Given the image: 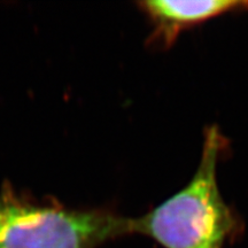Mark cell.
<instances>
[{
    "label": "cell",
    "instance_id": "2",
    "mask_svg": "<svg viewBox=\"0 0 248 248\" xmlns=\"http://www.w3.org/2000/svg\"><path fill=\"white\" fill-rule=\"evenodd\" d=\"M132 233L131 218L104 212H70L0 199V248H95Z\"/></svg>",
    "mask_w": 248,
    "mask_h": 248
},
{
    "label": "cell",
    "instance_id": "1",
    "mask_svg": "<svg viewBox=\"0 0 248 248\" xmlns=\"http://www.w3.org/2000/svg\"><path fill=\"white\" fill-rule=\"evenodd\" d=\"M228 141L216 125L204 130L201 159L181 191L151 212L131 218L132 233L164 248H223L240 231V219L222 198L217 163Z\"/></svg>",
    "mask_w": 248,
    "mask_h": 248
},
{
    "label": "cell",
    "instance_id": "3",
    "mask_svg": "<svg viewBox=\"0 0 248 248\" xmlns=\"http://www.w3.org/2000/svg\"><path fill=\"white\" fill-rule=\"evenodd\" d=\"M139 7L152 24L150 44L168 48L173 45L183 31L233 12L248 11L245 0H147L140 1Z\"/></svg>",
    "mask_w": 248,
    "mask_h": 248
}]
</instances>
